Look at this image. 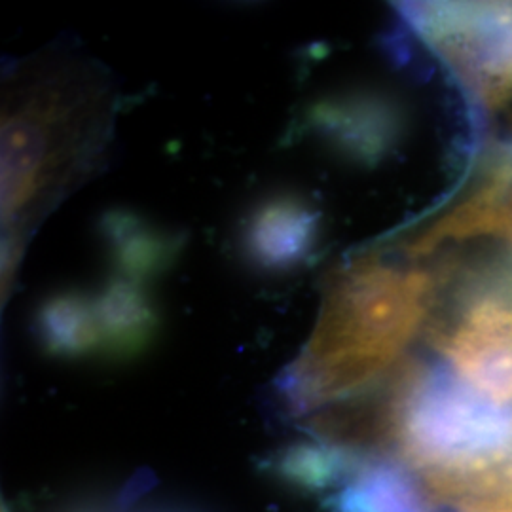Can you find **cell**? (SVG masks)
<instances>
[{
    "mask_svg": "<svg viewBox=\"0 0 512 512\" xmlns=\"http://www.w3.org/2000/svg\"><path fill=\"white\" fill-rule=\"evenodd\" d=\"M435 298L433 277L374 256L329 283L310 342L285 376L296 410L357 399L399 365Z\"/></svg>",
    "mask_w": 512,
    "mask_h": 512,
    "instance_id": "1",
    "label": "cell"
},
{
    "mask_svg": "<svg viewBox=\"0 0 512 512\" xmlns=\"http://www.w3.org/2000/svg\"><path fill=\"white\" fill-rule=\"evenodd\" d=\"M403 16L478 109L511 103L512 2L406 4Z\"/></svg>",
    "mask_w": 512,
    "mask_h": 512,
    "instance_id": "2",
    "label": "cell"
},
{
    "mask_svg": "<svg viewBox=\"0 0 512 512\" xmlns=\"http://www.w3.org/2000/svg\"><path fill=\"white\" fill-rule=\"evenodd\" d=\"M433 338L461 384L482 401L512 410V287L503 275L473 281Z\"/></svg>",
    "mask_w": 512,
    "mask_h": 512,
    "instance_id": "3",
    "label": "cell"
},
{
    "mask_svg": "<svg viewBox=\"0 0 512 512\" xmlns=\"http://www.w3.org/2000/svg\"><path fill=\"white\" fill-rule=\"evenodd\" d=\"M59 90H38L21 109L10 112L2 131V203L4 220L16 222L31 213L40 200L54 194L67 175V120H73Z\"/></svg>",
    "mask_w": 512,
    "mask_h": 512,
    "instance_id": "4",
    "label": "cell"
},
{
    "mask_svg": "<svg viewBox=\"0 0 512 512\" xmlns=\"http://www.w3.org/2000/svg\"><path fill=\"white\" fill-rule=\"evenodd\" d=\"M304 128L330 150L359 165H376L403 137V110L378 93L330 95L311 103Z\"/></svg>",
    "mask_w": 512,
    "mask_h": 512,
    "instance_id": "5",
    "label": "cell"
},
{
    "mask_svg": "<svg viewBox=\"0 0 512 512\" xmlns=\"http://www.w3.org/2000/svg\"><path fill=\"white\" fill-rule=\"evenodd\" d=\"M410 476L435 512H512V431L490 450Z\"/></svg>",
    "mask_w": 512,
    "mask_h": 512,
    "instance_id": "6",
    "label": "cell"
},
{
    "mask_svg": "<svg viewBox=\"0 0 512 512\" xmlns=\"http://www.w3.org/2000/svg\"><path fill=\"white\" fill-rule=\"evenodd\" d=\"M319 228V213L293 194L258 205L245 228V249L256 266L281 272L310 255Z\"/></svg>",
    "mask_w": 512,
    "mask_h": 512,
    "instance_id": "7",
    "label": "cell"
},
{
    "mask_svg": "<svg viewBox=\"0 0 512 512\" xmlns=\"http://www.w3.org/2000/svg\"><path fill=\"white\" fill-rule=\"evenodd\" d=\"M101 232L122 277L141 285L167 270L179 249L173 236L128 211L109 213Z\"/></svg>",
    "mask_w": 512,
    "mask_h": 512,
    "instance_id": "8",
    "label": "cell"
},
{
    "mask_svg": "<svg viewBox=\"0 0 512 512\" xmlns=\"http://www.w3.org/2000/svg\"><path fill=\"white\" fill-rule=\"evenodd\" d=\"M103 348L112 357H131L147 346L158 329L145 285L118 277L95 300Z\"/></svg>",
    "mask_w": 512,
    "mask_h": 512,
    "instance_id": "9",
    "label": "cell"
},
{
    "mask_svg": "<svg viewBox=\"0 0 512 512\" xmlns=\"http://www.w3.org/2000/svg\"><path fill=\"white\" fill-rule=\"evenodd\" d=\"M38 336L59 357H84L103 348L95 302L74 291L50 296L38 311Z\"/></svg>",
    "mask_w": 512,
    "mask_h": 512,
    "instance_id": "10",
    "label": "cell"
}]
</instances>
